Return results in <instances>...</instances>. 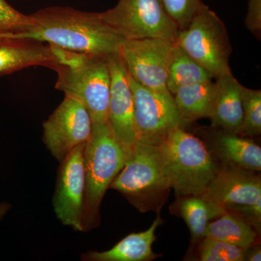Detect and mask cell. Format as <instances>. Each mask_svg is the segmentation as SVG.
<instances>
[{
	"mask_svg": "<svg viewBox=\"0 0 261 261\" xmlns=\"http://www.w3.org/2000/svg\"><path fill=\"white\" fill-rule=\"evenodd\" d=\"M158 216L150 227L145 231L133 233L123 238L111 250L104 252H88L82 255V260L89 261H148L159 257L152 250L155 241L156 228L163 224Z\"/></svg>",
	"mask_w": 261,
	"mask_h": 261,
	"instance_id": "2e32d148",
	"label": "cell"
},
{
	"mask_svg": "<svg viewBox=\"0 0 261 261\" xmlns=\"http://www.w3.org/2000/svg\"><path fill=\"white\" fill-rule=\"evenodd\" d=\"M225 208L250 205L261 199V178L252 171L223 166L201 195Z\"/></svg>",
	"mask_w": 261,
	"mask_h": 261,
	"instance_id": "4fadbf2b",
	"label": "cell"
},
{
	"mask_svg": "<svg viewBox=\"0 0 261 261\" xmlns=\"http://www.w3.org/2000/svg\"><path fill=\"white\" fill-rule=\"evenodd\" d=\"M11 208V205L8 202H1L0 203V215H5Z\"/></svg>",
	"mask_w": 261,
	"mask_h": 261,
	"instance_id": "f1b7e54d",
	"label": "cell"
},
{
	"mask_svg": "<svg viewBox=\"0 0 261 261\" xmlns=\"http://www.w3.org/2000/svg\"><path fill=\"white\" fill-rule=\"evenodd\" d=\"M128 154L109 121L92 124L84 149L85 196L84 231L98 226L99 208L106 192L124 166Z\"/></svg>",
	"mask_w": 261,
	"mask_h": 261,
	"instance_id": "7a4b0ae2",
	"label": "cell"
},
{
	"mask_svg": "<svg viewBox=\"0 0 261 261\" xmlns=\"http://www.w3.org/2000/svg\"><path fill=\"white\" fill-rule=\"evenodd\" d=\"M135 106L137 142L159 146L173 130L185 123L168 90L144 87L128 73Z\"/></svg>",
	"mask_w": 261,
	"mask_h": 261,
	"instance_id": "ba28073f",
	"label": "cell"
},
{
	"mask_svg": "<svg viewBox=\"0 0 261 261\" xmlns=\"http://www.w3.org/2000/svg\"><path fill=\"white\" fill-rule=\"evenodd\" d=\"M110 188L121 193L140 212H159L171 189L159 146L136 142Z\"/></svg>",
	"mask_w": 261,
	"mask_h": 261,
	"instance_id": "277c9868",
	"label": "cell"
},
{
	"mask_svg": "<svg viewBox=\"0 0 261 261\" xmlns=\"http://www.w3.org/2000/svg\"><path fill=\"white\" fill-rule=\"evenodd\" d=\"M30 15L32 28L0 37L47 42L65 50L102 56L118 53L126 40L102 21L99 13L51 7Z\"/></svg>",
	"mask_w": 261,
	"mask_h": 261,
	"instance_id": "6da1fadb",
	"label": "cell"
},
{
	"mask_svg": "<svg viewBox=\"0 0 261 261\" xmlns=\"http://www.w3.org/2000/svg\"><path fill=\"white\" fill-rule=\"evenodd\" d=\"M168 14L171 17L178 31L188 27L200 7L202 0H162Z\"/></svg>",
	"mask_w": 261,
	"mask_h": 261,
	"instance_id": "d4e9b609",
	"label": "cell"
},
{
	"mask_svg": "<svg viewBox=\"0 0 261 261\" xmlns=\"http://www.w3.org/2000/svg\"><path fill=\"white\" fill-rule=\"evenodd\" d=\"M176 44L214 78L231 73L227 30L224 22L204 3L188 27L178 31Z\"/></svg>",
	"mask_w": 261,
	"mask_h": 261,
	"instance_id": "8992f818",
	"label": "cell"
},
{
	"mask_svg": "<svg viewBox=\"0 0 261 261\" xmlns=\"http://www.w3.org/2000/svg\"><path fill=\"white\" fill-rule=\"evenodd\" d=\"M176 207L186 222L195 243L205 238L206 228L211 220L227 212L224 206L201 195L178 197Z\"/></svg>",
	"mask_w": 261,
	"mask_h": 261,
	"instance_id": "ac0fdd59",
	"label": "cell"
},
{
	"mask_svg": "<svg viewBox=\"0 0 261 261\" xmlns=\"http://www.w3.org/2000/svg\"><path fill=\"white\" fill-rule=\"evenodd\" d=\"M245 260L260 261L261 250L260 246H256L252 248V246L247 249Z\"/></svg>",
	"mask_w": 261,
	"mask_h": 261,
	"instance_id": "83f0119b",
	"label": "cell"
},
{
	"mask_svg": "<svg viewBox=\"0 0 261 261\" xmlns=\"http://www.w3.org/2000/svg\"><path fill=\"white\" fill-rule=\"evenodd\" d=\"M243 120L239 135L254 137L261 133V91L243 87L242 89Z\"/></svg>",
	"mask_w": 261,
	"mask_h": 261,
	"instance_id": "7402d4cb",
	"label": "cell"
},
{
	"mask_svg": "<svg viewBox=\"0 0 261 261\" xmlns=\"http://www.w3.org/2000/svg\"><path fill=\"white\" fill-rule=\"evenodd\" d=\"M213 79L214 76L208 70L187 54L179 46L175 44L166 82L168 91L172 95L182 87L211 82Z\"/></svg>",
	"mask_w": 261,
	"mask_h": 261,
	"instance_id": "ffe728a7",
	"label": "cell"
},
{
	"mask_svg": "<svg viewBox=\"0 0 261 261\" xmlns=\"http://www.w3.org/2000/svg\"><path fill=\"white\" fill-rule=\"evenodd\" d=\"M216 92V82L185 86L173 94L175 104L184 121L208 118Z\"/></svg>",
	"mask_w": 261,
	"mask_h": 261,
	"instance_id": "d6986e66",
	"label": "cell"
},
{
	"mask_svg": "<svg viewBox=\"0 0 261 261\" xmlns=\"http://www.w3.org/2000/svg\"><path fill=\"white\" fill-rule=\"evenodd\" d=\"M33 24L31 15H24L5 0H0V35L27 32Z\"/></svg>",
	"mask_w": 261,
	"mask_h": 261,
	"instance_id": "cb8c5ba5",
	"label": "cell"
},
{
	"mask_svg": "<svg viewBox=\"0 0 261 261\" xmlns=\"http://www.w3.org/2000/svg\"><path fill=\"white\" fill-rule=\"evenodd\" d=\"M42 127L44 145L61 163L77 146L87 143L92 134V121L82 102L65 95Z\"/></svg>",
	"mask_w": 261,
	"mask_h": 261,
	"instance_id": "9c48e42d",
	"label": "cell"
},
{
	"mask_svg": "<svg viewBox=\"0 0 261 261\" xmlns=\"http://www.w3.org/2000/svg\"><path fill=\"white\" fill-rule=\"evenodd\" d=\"M99 15L106 25L126 40L157 38L176 42L177 25L162 0H119L114 8Z\"/></svg>",
	"mask_w": 261,
	"mask_h": 261,
	"instance_id": "52a82bcc",
	"label": "cell"
},
{
	"mask_svg": "<svg viewBox=\"0 0 261 261\" xmlns=\"http://www.w3.org/2000/svg\"><path fill=\"white\" fill-rule=\"evenodd\" d=\"M58 64L59 58L54 46L38 41L0 37V75L32 66L55 70Z\"/></svg>",
	"mask_w": 261,
	"mask_h": 261,
	"instance_id": "5bb4252c",
	"label": "cell"
},
{
	"mask_svg": "<svg viewBox=\"0 0 261 261\" xmlns=\"http://www.w3.org/2000/svg\"><path fill=\"white\" fill-rule=\"evenodd\" d=\"M176 43L157 38L125 40L119 53L130 76L144 87L168 90V68Z\"/></svg>",
	"mask_w": 261,
	"mask_h": 261,
	"instance_id": "30bf717a",
	"label": "cell"
},
{
	"mask_svg": "<svg viewBox=\"0 0 261 261\" xmlns=\"http://www.w3.org/2000/svg\"><path fill=\"white\" fill-rule=\"evenodd\" d=\"M200 260L202 261L245 260L247 249L209 237L202 239Z\"/></svg>",
	"mask_w": 261,
	"mask_h": 261,
	"instance_id": "603a6c76",
	"label": "cell"
},
{
	"mask_svg": "<svg viewBox=\"0 0 261 261\" xmlns=\"http://www.w3.org/2000/svg\"><path fill=\"white\" fill-rule=\"evenodd\" d=\"M216 92L208 118L213 126L238 135L243 120V85L232 73L216 78Z\"/></svg>",
	"mask_w": 261,
	"mask_h": 261,
	"instance_id": "9a60e30c",
	"label": "cell"
},
{
	"mask_svg": "<svg viewBox=\"0 0 261 261\" xmlns=\"http://www.w3.org/2000/svg\"><path fill=\"white\" fill-rule=\"evenodd\" d=\"M59 64L56 88L87 110L92 124L108 121L111 75L106 56L82 54L57 47Z\"/></svg>",
	"mask_w": 261,
	"mask_h": 261,
	"instance_id": "3957f363",
	"label": "cell"
},
{
	"mask_svg": "<svg viewBox=\"0 0 261 261\" xmlns=\"http://www.w3.org/2000/svg\"><path fill=\"white\" fill-rule=\"evenodd\" d=\"M4 215H0V221H2V219H3V218H4Z\"/></svg>",
	"mask_w": 261,
	"mask_h": 261,
	"instance_id": "f546056e",
	"label": "cell"
},
{
	"mask_svg": "<svg viewBox=\"0 0 261 261\" xmlns=\"http://www.w3.org/2000/svg\"><path fill=\"white\" fill-rule=\"evenodd\" d=\"M106 60L111 75L108 119L127 153L129 154L137 142V135L128 72L119 51L108 55Z\"/></svg>",
	"mask_w": 261,
	"mask_h": 261,
	"instance_id": "7c38bea8",
	"label": "cell"
},
{
	"mask_svg": "<svg viewBox=\"0 0 261 261\" xmlns=\"http://www.w3.org/2000/svg\"><path fill=\"white\" fill-rule=\"evenodd\" d=\"M86 144L77 146L63 160L58 170L53 204L57 218L65 226L84 231L85 170L84 149Z\"/></svg>",
	"mask_w": 261,
	"mask_h": 261,
	"instance_id": "8fae6325",
	"label": "cell"
},
{
	"mask_svg": "<svg viewBox=\"0 0 261 261\" xmlns=\"http://www.w3.org/2000/svg\"><path fill=\"white\" fill-rule=\"evenodd\" d=\"M159 147L176 195H202L219 169L205 144L178 127Z\"/></svg>",
	"mask_w": 261,
	"mask_h": 261,
	"instance_id": "5b68a950",
	"label": "cell"
},
{
	"mask_svg": "<svg viewBox=\"0 0 261 261\" xmlns=\"http://www.w3.org/2000/svg\"><path fill=\"white\" fill-rule=\"evenodd\" d=\"M245 25L253 35L260 39L261 0H248Z\"/></svg>",
	"mask_w": 261,
	"mask_h": 261,
	"instance_id": "4316f807",
	"label": "cell"
},
{
	"mask_svg": "<svg viewBox=\"0 0 261 261\" xmlns=\"http://www.w3.org/2000/svg\"><path fill=\"white\" fill-rule=\"evenodd\" d=\"M212 147L224 166L260 171L261 148L250 139L222 130L215 137Z\"/></svg>",
	"mask_w": 261,
	"mask_h": 261,
	"instance_id": "e0dca14e",
	"label": "cell"
},
{
	"mask_svg": "<svg viewBox=\"0 0 261 261\" xmlns=\"http://www.w3.org/2000/svg\"><path fill=\"white\" fill-rule=\"evenodd\" d=\"M226 211L234 213L245 220L255 231H260L261 199L250 205L231 206Z\"/></svg>",
	"mask_w": 261,
	"mask_h": 261,
	"instance_id": "484cf974",
	"label": "cell"
},
{
	"mask_svg": "<svg viewBox=\"0 0 261 261\" xmlns=\"http://www.w3.org/2000/svg\"><path fill=\"white\" fill-rule=\"evenodd\" d=\"M257 232L240 216L234 213H225L209 223L205 237H209L237 246L247 249L253 246Z\"/></svg>",
	"mask_w": 261,
	"mask_h": 261,
	"instance_id": "44dd1931",
	"label": "cell"
}]
</instances>
